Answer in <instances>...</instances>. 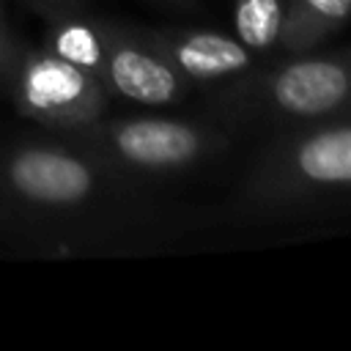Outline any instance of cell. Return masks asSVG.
<instances>
[{
  "label": "cell",
  "mask_w": 351,
  "mask_h": 351,
  "mask_svg": "<svg viewBox=\"0 0 351 351\" xmlns=\"http://www.w3.org/2000/svg\"><path fill=\"white\" fill-rule=\"evenodd\" d=\"M335 189H351V123L321 126L277 143L252 173L247 197L263 208Z\"/></svg>",
  "instance_id": "6da1fadb"
},
{
  "label": "cell",
  "mask_w": 351,
  "mask_h": 351,
  "mask_svg": "<svg viewBox=\"0 0 351 351\" xmlns=\"http://www.w3.org/2000/svg\"><path fill=\"white\" fill-rule=\"evenodd\" d=\"M85 154L110 167L165 173L200 159L217 137L195 123L176 118H121L90 121L66 132Z\"/></svg>",
  "instance_id": "7a4b0ae2"
},
{
  "label": "cell",
  "mask_w": 351,
  "mask_h": 351,
  "mask_svg": "<svg viewBox=\"0 0 351 351\" xmlns=\"http://www.w3.org/2000/svg\"><path fill=\"white\" fill-rule=\"evenodd\" d=\"M101 167L107 165L77 148L22 143L0 154V189L14 208H80L96 197L101 186Z\"/></svg>",
  "instance_id": "3957f363"
},
{
  "label": "cell",
  "mask_w": 351,
  "mask_h": 351,
  "mask_svg": "<svg viewBox=\"0 0 351 351\" xmlns=\"http://www.w3.org/2000/svg\"><path fill=\"white\" fill-rule=\"evenodd\" d=\"M11 99L19 115L47 129L69 132L101 118L110 90L90 71L52 49L25 47L11 80Z\"/></svg>",
  "instance_id": "277c9868"
},
{
  "label": "cell",
  "mask_w": 351,
  "mask_h": 351,
  "mask_svg": "<svg viewBox=\"0 0 351 351\" xmlns=\"http://www.w3.org/2000/svg\"><path fill=\"white\" fill-rule=\"evenodd\" d=\"M261 101L288 118H324L351 107V52L299 58L266 77Z\"/></svg>",
  "instance_id": "5b68a950"
},
{
  "label": "cell",
  "mask_w": 351,
  "mask_h": 351,
  "mask_svg": "<svg viewBox=\"0 0 351 351\" xmlns=\"http://www.w3.org/2000/svg\"><path fill=\"white\" fill-rule=\"evenodd\" d=\"M99 30L104 47L101 85L107 90L148 107H165L181 99L186 80L162 52L115 25L99 22Z\"/></svg>",
  "instance_id": "8992f818"
},
{
  "label": "cell",
  "mask_w": 351,
  "mask_h": 351,
  "mask_svg": "<svg viewBox=\"0 0 351 351\" xmlns=\"http://www.w3.org/2000/svg\"><path fill=\"white\" fill-rule=\"evenodd\" d=\"M148 44L162 52L184 80H222L252 66V52L225 33L192 30L151 36Z\"/></svg>",
  "instance_id": "52a82bcc"
},
{
  "label": "cell",
  "mask_w": 351,
  "mask_h": 351,
  "mask_svg": "<svg viewBox=\"0 0 351 351\" xmlns=\"http://www.w3.org/2000/svg\"><path fill=\"white\" fill-rule=\"evenodd\" d=\"M351 16V0H285V30L280 47L304 52L324 41Z\"/></svg>",
  "instance_id": "ba28073f"
},
{
  "label": "cell",
  "mask_w": 351,
  "mask_h": 351,
  "mask_svg": "<svg viewBox=\"0 0 351 351\" xmlns=\"http://www.w3.org/2000/svg\"><path fill=\"white\" fill-rule=\"evenodd\" d=\"M47 49L55 55L77 63L80 69L90 71L101 82V60H104V47H101V30L99 22H85L77 14L60 16L52 22L47 33Z\"/></svg>",
  "instance_id": "9c48e42d"
},
{
  "label": "cell",
  "mask_w": 351,
  "mask_h": 351,
  "mask_svg": "<svg viewBox=\"0 0 351 351\" xmlns=\"http://www.w3.org/2000/svg\"><path fill=\"white\" fill-rule=\"evenodd\" d=\"M233 25L236 38L250 52H269L282 41L285 0H236Z\"/></svg>",
  "instance_id": "30bf717a"
},
{
  "label": "cell",
  "mask_w": 351,
  "mask_h": 351,
  "mask_svg": "<svg viewBox=\"0 0 351 351\" xmlns=\"http://www.w3.org/2000/svg\"><path fill=\"white\" fill-rule=\"evenodd\" d=\"M22 52H25L22 41L11 33V27L5 25V19L0 14V85H11Z\"/></svg>",
  "instance_id": "8fae6325"
},
{
  "label": "cell",
  "mask_w": 351,
  "mask_h": 351,
  "mask_svg": "<svg viewBox=\"0 0 351 351\" xmlns=\"http://www.w3.org/2000/svg\"><path fill=\"white\" fill-rule=\"evenodd\" d=\"M38 14H44L47 19H60V16H71L82 8V0H27Z\"/></svg>",
  "instance_id": "7c38bea8"
},
{
  "label": "cell",
  "mask_w": 351,
  "mask_h": 351,
  "mask_svg": "<svg viewBox=\"0 0 351 351\" xmlns=\"http://www.w3.org/2000/svg\"><path fill=\"white\" fill-rule=\"evenodd\" d=\"M11 214H14V203H11V200L5 197V192L0 189V222H3V219H8Z\"/></svg>",
  "instance_id": "4fadbf2b"
},
{
  "label": "cell",
  "mask_w": 351,
  "mask_h": 351,
  "mask_svg": "<svg viewBox=\"0 0 351 351\" xmlns=\"http://www.w3.org/2000/svg\"><path fill=\"white\" fill-rule=\"evenodd\" d=\"M0 14H3V0H0Z\"/></svg>",
  "instance_id": "5bb4252c"
}]
</instances>
